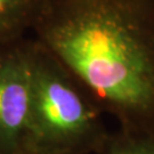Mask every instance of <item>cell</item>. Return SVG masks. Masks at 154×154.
I'll return each instance as SVG.
<instances>
[{"label": "cell", "instance_id": "obj_4", "mask_svg": "<svg viewBox=\"0 0 154 154\" xmlns=\"http://www.w3.org/2000/svg\"><path fill=\"white\" fill-rule=\"evenodd\" d=\"M46 0H0V47L28 37Z\"/></svg>", "mask_w": 154, "mask_h": 154}, {"label": "cell", "instance_id": "obj_3", "mask_svg": "<svg viewBox=\"0 0 154 154\" xmlns=\"http://www.w3.org/2000/svg\"><path fill=\"white\" fill-rule=\"evenodd\" d=\"M32 37L0 47V154H26L32 100Z\"/></svg>", "mask_w": 154, "mask_h": 154}, {"label": "cell", "instance_id": "obj_2", "mask_svg": "<svg viewBox=\"0 0 154 154\" xmlns=\"http://www.w3.org/2000/svg\"><path fill=\"white\" fill-rule=\"evenodd\" d=\"M26 154H97L110 130L82 83L32 38Z\"/></svg>", "mask_w": 154, "mask_h": 154}, {"label": "cell", "instance_id": "obj_5", "mask_svg": "<svg viewBox=\"0 0 154 154\" xmlns=\"http://www.w3.org/2000/svg\"><path fill=\"white\" fill-rule=\"evenodd\" d=\"M97 154H154V131L118 128L109 132Z\"/></svg>", "mask_w": 154, "mask_h": 154}, {"label": "cell", "instance_id": "obj_1", "mask_svg": "<svg viewBox=\"0 0 154 154\" xmlns=\"http://www.w3.org/2000/svg\"><path fill=\"white\" fill-rule=\"evenodd\" d=\"M31 32L118 128L154 131V0H46Z\"/></svg>", "mask_w": 154, "mask_h": 154}]
</instances>
